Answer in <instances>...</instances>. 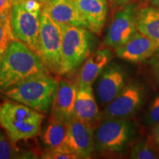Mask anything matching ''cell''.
I'll use <instances>...</instances> for the list:
<instances>
[{
  "mask_svg": "<svg viewBox=\"0 0 159 159\" xmlns=\"http://www.w3.org/2000/svg\"><path fill=\"white\" fill-rule=\"evenodd\" d=\"M43 73H49L36 52L14 39L0 63V91L5 92L21 81Z\"/></svg>",
  "mask_w": 159,
  "mask_h": 159,
  "instance_id": "obj_1",
  "label": "cell"
},
{
  "mask_svg": "<svg viewBox=\"0 0 159 159\" xmlns=\"http://www.w3.org/2000/svg\"><path fill=\"white\" fill-rule=\"evenodd\" d=\"M58 83L49 73H43L21 81L4 93L12 100L47 114L52 106Z\"/></svg>",
  "mask_w": 159,
  "mask_h": 159,
  "instance_id": "obj_2",
  "label": "cell"
},
{
  "mask_svg": "<svg viewBox=\"0 0 159 159\" xmlns=\"http://www.w3.org/2000/svg\"><path fill=\"white\" fill-rule=\"evenodd\" d=\"M43 119L42 113L16 101L0 105V127L13 144L36 137Z\"/></svg>",
  "mask_w": 159,
  "mask_h": 159,
  "instance_id": "obj_3",
  "label": "cell"
},
{
  "mask_svg": "<svg viewBox=\"0 0 159 159\" xmlns=\"http://www.w3.org/2000/svg\"><path fill=\"white\" fill-rule=\"evenodd\" d=\"M43 5V3L36 0H13L11 13V29L15 39L37 53Z\"/></svg>",
  "mask_w": 159,
  "mask_h": 159,
  "instance_id": "obj_4",
  "label": "cell"
},
{
  "mask_svg": "<svg viewBox=\"0 0 159 159\" xmlns=\"http://www.w3.org/2000/svg\"><path fill=\"white\" fill-rule=\"evenodd\" d=\"M59 25L62 33V59L60 75H66L78 68L89 56L91 35L83 27Z\"/></svg>",
  "mask_w": 159,
  "mask_h": 159,
  "instance_id": "obj_5",
  "label": "cell"
},
{
  "mask_svg": "<svg viewBox=\"0 0 159 159\" xmlns=\"http://www.w3.org/2000/svg\"><path fill=\"white\" fill-rule=\"evenodd\" d=\"M62 33L61 27L42 8L39 30V55L49 72L60 75Z\"/></svg>",
  "mask_w": 159,
  "mask_h": 159,
  "instance_id": "obj_6",
  "label": "cell"
},
{
  "mask_svg": "<svg viewBox=\"0 0 159 159\" xmlns=\"http://www.w3.org/2000/svg\"><path fill=\"white\" fill-rule=\"evenodd\" d=\"M132 135V125L125 119H104L94 134V148L99 152H120L128 144Z\"/></svg>",
  "mask_w": 159,
  "mask_h": 159,
  "instance_id": "obj_7",
  "label": "cell"
},
{
  "mask_svg": "<svg viewBox=\"0 0 159 159\" xmlns=\"http://www.w3.org/2000/svg\"><path fill=\"white\" fill-rule=\"evenodd\" d=\"M138 7L130 3L117 10L105 37V45L116 49L125 44L137 32L136 16Z\"/></svg>",
  "mask_w": 159,
  "mask_h": 159,
  "instance_id": "obj_8",
  "label": "cell"
},
{
  "mask_svg": "<svg viewBox=\"0 0 159 159\" xmlns=\"http://www.w3.org/2000/svg\"><path fill=\"white\" fill-rule=\"evenodd\" d=\"M144 98V88L139 83L125 85L119 94L106 105L102 116L103 119L128 118L138 111Z\"/></svg>",
  "mask_w": 159,
  "mask_h": 159,
  "instance_id": "obj_9",
  "label": "cell"
},
{
  "mask_svg": "<svg viewBox=\"0 0 159 159\" xmlns=\"http://www.w3.org/2000/svg\"><path fill=\"white\" fill-rule=\"evenodd\" d=\"M64 145L80 158H89L94 149V128L89 123L73 117L69 122Z\"/></svg>",
  "mask_w": 159,
  "mask_h": 159,
  "instance_id": "obj_10",
  "label": "cell"
},
{
  "mask_svg": "<svg viewBox=\"0 0 159 159\" xmlns=\"http://www.w3.org/2000/svg\"><path fill=\"white\" fill-rule=\"evenodd\" d=\"M159 43L137 31L125 44L115 49L119 58L131 63L142 62L156 54Z\"/></svg>",
  "mask_w": 159,
  "mask_h": 159,
  "instance_id": "obj_11",
  "label": "cell"
},
{
  "mask_svg": "<svg viewBox=\"0 0 159 159\" xmlns=\"http://www.w3.org/2000/svg\"><path fill=\"white\" fill-rule=\"evenodd\" d=\"M126 74L118 65H110L101 73L97 83V95L102 105H107L119 94L125 85Z\"/></svg>",
  "mask_w": 159,
  "mask_h": 159,
  "instance_id": "obj_12",
  "label": "cell"
},
{
  "mask_svg": "<svg viewBox=\"0 0 159 159\" xmlns=\"http://www.w3.org/2000/svg\"><path fill=\"white\" fill-rule=\"evenodd\" d=\"M78 84L61 80L52 106L51 119L69 122L74 116V108Z\"/></svg>",
  "mask_w": 159,
  "mask_h": 159,
  "instance_id": "obj_13",
  "label": "cell"
},
{
  "mask_svg": "<svg viewBox=\"0 0 159 159\" xmlns=\"http://www.w3.org/2000/svg\"><path fill=\"white\" fill-rule=\"evenodd\" d=\"M43 9L58 25H68L89 30L84 17L71 0H48Z\"/></svg>",
  "mask_w": 159,
  "mask_h": 159,
  "instance_id": "obj_14",
  "label": "cell"
},
{
  "mask_svg": "<svg viewBox=\"0 0 159 159\" xmlns=\"http://www.w3.org/2000/svg\"><path fill=\"white\" fill-rule=\"evenodd\" d=\"M73 117L89 123L93 128L101 119L102 114L99 113L91 85H78Z\"/></svg>",
  "mask_w": 159,
  "mask_h": 159,
  "instance_id": "obj_15",
  "label": "cell"
},
{
  "mask_svg": "<svg viewBox=\"0 0 159 159\" xmlns=\"http://www.w3.org/2000/svg\"><path fill=\"white\" fill-rule=\"evenodd\" d=\"M84 17L89 30L99 35L104 27L108 13L107 0H71Z\"/></svg>",
  "mask_w": 159,
  "mask_h": 159,
  "instance_id": "obj_16",
  "label": "cell"
},
{
  "mask_svg": "<svg viewBox=\"0 0 159 159\" xmlns=\"http://www.w3.org/2000/svg\"><path fill=\"white\" fill-rule=\"evenodd\" d=\"M112 54L108 48L99 49L84 61L80 73L78 85H92L110 62Z\"/></svg>",
  "mask_w": 159,
  "mask_h": 159,
  "instance_id": "obj_17",
  "label": "cell"
},
{
  "mask_svg": "<svg viewBox=\"0 0 159 159\" xmlns=\"http://www.w3.org/2000/svg\"><path fill=\"white\" fill-rule=\"evenodd\" d=\"M137 31L152 41L159 43V9L151 6H142L136 16Z\"/></svg>",
  "mask_w": 159,
  "mask_h": 159,
  "instance_id": "obj_18",
  "label": "cell"
},
{
  "mask_svg": "<svg viewBox=\"0 0 159 159\" xmlns=\"http://www.w3.org/2000/svg\"><path fill=\"white\" fill-rule=\"evenodd\" d=\"M69 122L50 119L42 135V142L47 150H55L64 145L68 132Z\"/></svg>",
  "mask_w": 159,
  "mask_h": 159,
  "instance_id": "obj_19",
  "label": "cell"
},
{
  "mask_svg": "<svg viewBox=\"0 0 159 159\" xmlns=\"http://www.w3.org/2000/svg\"><path fill=\"white\" fill-rule=\"evenodd\" d=\"M14 39L11 29V16L0 19V63L10 43Z\"/></svg>",
  "mask_w": 159,
  "mask_h": 159,
  "instance_id": "obj_20",
  "label": "cell"
},
{
  "mask_svg": "<svg viewBox=\"0 0 159 159\" xmlns=\"http://www.w3.org/2000/svg\"><path fill=\"white\" fill-rule=\"evenodd\" d=\"M130 158L134 159H156L159 158V152L150 142L142 141L136 143L133 147Z\"/></svg>",
  "mask_w": 159,
  "mask_h": 159,
  "instance_id": "obj_21",
  "label": "cell"
},
{
  "mask_svg": "<svg viewBox=\"0 0 159 159\" xmlns=\"http://www.w3.org/2000/svg\"><path fill=\"white\" fill-rule=\"evenodd\" d=\"M5 131L0 127V159H8L15 158L16 150L13 149Z\"/></svg>",
  "mask_w": 159,
  "mask_h": 159,
  "instance_id": "obj_22",
  "label": "cell"
},
{
  "mask_svg": "<svg viewBox=\"0 0 159 159\" xmlns=\"http://www.w3.org/2000/svg\"><path fill=\"white\" fill-rule=\"evenodd\" d=\"M42 158L47 159H75L80 158L77 154L63 145L61 148L52 150H47Z\"/></svg>",
  "mask_w": 159,
  "mask_h": 159,
  "instance_id": "obj_23",
  "label": "cell"
},
{
  "mask_svg": "<svg viewBox=\"0 0 159 159\" xmlns=\"http://www.w3.org/2000/svg\"><path fill=\"white\" fill-rule=\"evenodd\" d=\"M146 122L149 125H156L159 122V96L151 102L146 114Z\"/></svg>",
  "mask_w": 159,
  "mask_h": 159,
  "instance_id": "obj_24",
  "label": "cell"
},
{
  "mask_svg": "<svg viewBox=\"0 0 159 159\" xmlns=\"http://www.w3.org/2000/svg\"><path fill=\"white\" fill-rule=\"evenodd\" d=\"M13 0H0V19L11 16Z\"/></svg>",
  "mask_w": 159,
  "mask_h": 159,
  "instance_id": "obj_25",
  "label": "cell"
},
{
  "mask_svg": "<svg viewBox=\"0 0 159 159\" xmlns=\"http://www.w3.org/2000/svg\"><path fill=\"white\" fill-rule=\"evenodd\" d=\"M135 0H110L111 6L114 8H120L128 4L133 3Z\"/></svg>",
  "mask_w": 159,
  "mask_h": 159,
  "instance_id": "obj_26",
  "label": "cell"
},
{
  "mask_svg": "<svg viewBox=\"0 0 159 159\" xmlns=\"http://www.w3.org/2000/svg\"><path fill=\"white\" fill-rule=\"evenodd\" d=\"M151 63H152L155 76H156L157 80H158V82L159 83V60L158 59V57L156 56L154 58L152 59Z\"/></svg>",
  "mask_w": 159,
  "mask_h": 159,
  "instance_id": "obj_27",
  "label": "cell"
},
{
  "mask_svg": "<svg viewBox=\"0 0 159 159\" xmlns=\"http://www.w3.org/2000/svg\"><path fill=\"white\" fill-rule=\"evenodd\" d=\"M152 136L155 143L159 147V122L155 125L153 130L152 131Z\"/></svg>",
  "mask_w": 159,
  "mask_h": 159,
  "instance_id": "obj_28",
  "label": "cell"
},
{
  "mask_svg": "<svg viewBox=\"0 0 159 159\" xmlns=\"http://www.w3.org/2000/svg\"><path fill=\"white\" fill-rule=\"evenodd\" d=\"M149 6L156 7L157 9H159V0H150L148 2Z\"/></svg>",
  "mask_w": 159,
  "mask_h": 159,
  "instance_id": "obj_29",
  "label": "cell"
},
{
  "mask_svg": "<svg viewBox=\"0 0 159 159\" xmlns=\"http://www.w3.org/2000/svg\"><path fill=\"white\" fill-rule=\"evenodd\" d=\"M142 6H146V5H148V2L150 1V0H142Z\"/></svg>",
  "mask_w": 159,
  "mask_h": 159,
  "instance_id": "obj_30",
  "label": "cell"
},
{
  "mask_svg": "<svg viewBox=\"0 0 159 159\" xmlns=\"http://www.w3.org/2000/svg\"><path fill=\"white\" fill-rule=\"evenodd\" d=\"M36 1H39V2H42V3H45V2H47L48 0H36Z\"/></svg>",
  "mask_w": 159,
  "mask_h": 159,
  "instance_id": "obj_31",
  "label": "cell"
},
{
  "mask_svg": "<svg viewBox=\"0 0 159 159\" xmlns=\"http://www.w3.org/2000/svg\"><path fill=\"white\" fill-rule=\"evenodd\" d=\"M156 56L157 57H158V59L159 60V49H158V51L156 52Z\"/></svg>",
  "mask_w": 159,
  "mask_h": 159,
  "instance_id": "obj_32",
  "label": "cell"
}]
</instances>
